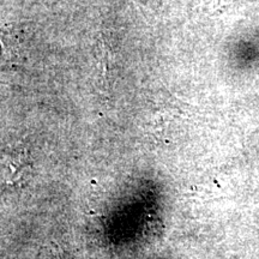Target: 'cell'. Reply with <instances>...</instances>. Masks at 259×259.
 <instances>
[{"instance_id":"cell-1","label":"cell","mask_w":259,"mask_h":259,"mask_svg":"<svg viewBox=\"0 0 259 259\" xmlns=\"http://www.w3.org/2000/svg\"><path fill=\"white\" fill-rule=\"evenodd\" d=\"M21 44L17 36L6 31H0V63L14 61L19 56Z\"/></svg>"}]
</instances>
